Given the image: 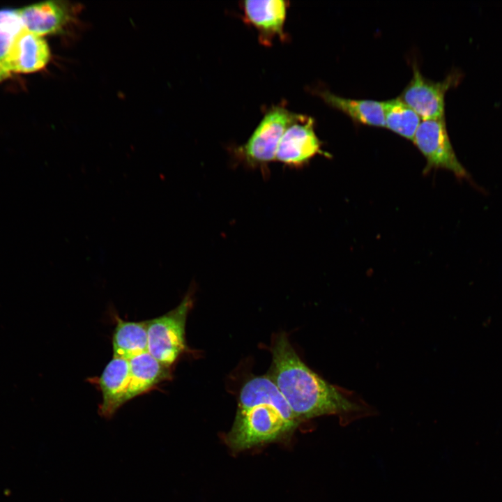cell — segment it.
I'll list each match as a JSON object with an SVG mask.
<instances>
[{
    "instance_id": "1",
    "label": "cell",
    "mask_w": 502,
    "mask_h": 502,
    "mask_svg": "<svg viewBox=\"0 0 502 502\" xmlns=\"http://www.w3.org/2000/svg\"><path fill=\"white\" fill-rule=\"evenodd\" d=\"M271 351L272 363L268 375L301 423L324 416H336L340 424L346 425L373 413L361 402L311 370L285 334L277 336Z\"/></svg>"
},
{
    "instance_id": "2",
    "label": "cell",
    "mask_w": 502,
    "mask_h": 502,
    "mask_svg": "<svg viewBox=\"0 0 502 502\" xmlns=\"http://www.w3.org/2000/svg\"><path fill=\"white\" fill-rule=\"evenodd\" d=\"M300 423L269 376H254L241 388L225 441L232 452H239L282 440Z\"/></svg>"
},
{
    "instance_id": "3",
    "label": "cell",
    "mask_w": 502,
    "mask_h": 502,
    "mask_svg": "<svg viewBox=\"0 0 502 502\" xmlns=\"http://www.w3.org/2000/svg\"><path fill=\"white\" fill-rule=\"evenodd\" d=\"M192 306L188 293L174 309L148 320V352L165 365L172 367L187 349L185 324Z\"/></svg>"
},
{
    "instance_id": "4",
    "label": "cell",
    "mask_w": 502,
    "mask_h": 502,
    "mask_svg": "<svg viewBox=\"0 0 502 502\" xmlns=\"http://www.w3.org/2000/svg\"><path fill=\"white\" fill-rule=\"evenodd\" d=\"M296 116L284 105L272 106L248 140L234 150L237 158L250 167L266 168L275 160L280 139Z\"/></svg>"
},
{
    "instance_id": "5",
    "label": "cell",
    "mask_w": 502,
    "mask_h": 502,
    "mask_svg": "<svg viewBox=\"0 0 502 502\" xmlns=\"http://www.w3.org/2000/svg\"><path fill=\"white\" fill-rule=\"evenodd\" d=\"M412 141L426 159L424 173L444 169L458 178L471 181L469 174L455 155L445 119L422 121Z\"/></svg>"
},
{
    "instance_id": "6",
    "label": "cell",
    "mask_w": 502,
    "mask_h": 502,
    "mask_svg": "<svg viewBox=\"0 0 502 502\" xmlns=\"http://www.w3.org/2000/svg\"><path fill=\"white\" fill-rule=\"evenodd\" d=\"M457 78L451 74L441 82H434L425 77L415 63L413 77L399 98L422 121L445 119V96Z\"/></svg>"
},
{
    "instance_id": "7",
    "label": "cell",
    "mask_w": 502,
    "mask_h": 502,
    "mask_svg": "<svg viewBox=\"0 0 502 502\" xmlns=\"http://www.w3.org/2000/svg\"><path fill=\"white\" fill-rule=\"evenodd\" d=\"M314 126L312 117L297 114L280 139L275 160L290 167L301 168L315 155H324Z\"/></svg>"
},
{
    "instance_id": "8",
    "label": "cell",
    "mask_w": 502,
    "mask_h": 502,
    "mask_svg": "<svg viewBox=\"0 0 502 502\" xmlns=\"http://www.w3.org/2000/svg\"><path fill=\"white\" fill-rule=\"evenodd\" d=\"M287 6V1L280 0L243 2L245 20L257 29L263 45H271L275 37L286 39L284 27Z\"/></svg>"
},
{
    "instance_id": "9",
    "label": "cell",
    "mask_w": 502,
    "mask_h": 502,
    "mask_svg": "<svg viewBox=\"0 0 502 502\" xmlns=\"http://www.w3.org/2000/svg\"><path fill=\"white\" fill-rule=\"evenodd\" d=\"M24 29L42 36L59 32L73 18L75 6L66 1H48L19 9Z\"/></svg>"
},
{
    "instance_id": "10",
    "label": "cell",
    "mask_w": 502,
    "mask_h": 502,
    "mask_svg": "<svg viewBox=\"0 0 502 502\" xmlns=\"http://www.w3.org/2000/svg\"><path fill=\"white\" fill-rule=\"evenodd\" d=\"M50 59L46 40L24 29L16 37L3 66L10 73H29L44 68Z\"/></svg>"
},
{
    "instance_id": "11",
    "label": "cell",
    "mask_w": 502,
    "mask_h": 502,
    "mask_svg": "<svg viewBox=\"0 0 502 502\" xmlns=\"http://www.w3.org/2000/svg\"><path fill=\"white\" fill-rule=\"evenodd\" d=\"M130 383L128 360L115 358L108 363L98 379L102 401L99 406L101 416L109 418L127 402Z\"/></svg>"
},
{
    "instance_id": "12",
    "label": "cell",
    "mask_w": 502,
    "mask_h": 502,
    "mask_svg": "<svg viewBox=\"0 0 502 502\" xmlns=\"http://www.w3.org/2000/svg\"><path fill=\"white\" fill-rule=\"evenodd\" d=\"M129 363L130 383L127 402L172 378V367L161 363L149 352L131 358Z\"/></svg>"
},
{
    "instance_id": "13",
    "label": "cell",
    "mask_w": 502,
    "mask_h": 502,
    "mask_svg": "<svg viewBox=\"0 0 502 502\" xmlns=\"http://www.w3.org/2000/svg\"><path fill=\"white\" fill-rule=\"evenodd\" d=\"M318 94L326 104L344 113L356 123L385 127L383 101L350 99L327 90L319 91Z\"/></svg>"
},
{
    "instance_id": "14",
    "label": "cell",
    "mask_w": 502,
    "mask_h": 502,
    "mask_svg": "<svg viewBox=\"0 0 502 502\" xmlns=\"http://www.w3.org/2000/svg\"><path fill=\"white\" fill-rule=\"evenodd\" d=\"M112 337L113 357L126 360L148 352V320L128 321L116 317Z\"/></svg>"
},
{
    "instance_id": "15",
    "label": "cell",
    "mask_w": 502,
    "mask_h": 502,
    "mask_svg": "<svg viewBox=\"0 0 502 502\" xmlns=\"http://www.w3.org/2000/svg\"><path fill=\"white\" fill-rule=\"evenodd\" d=\"M385 127L401 137L413 140L422 121L420 117L399 97L383 101Z\"/></svg>"
},
{
    "instance_id": "16",
    "label": "cell",
    "mask_w": 502,
    "mask_h": 502,
    "mask_svg": "<svg viewBox=\"0 0 502 502\" xmlns=\"http://www.w3.org/2000/svg\"><path fill=\"white\" fill-rule=\"evenodd\" d=\"M24 29L19 9L0 10V64L3 66L16 37Z\"/></svg>"
},
{
    "instance_id": "17",
    "label": "cell",
    "mask_w": 502,
    "mask_h": 502,
    "mask_svg": "<svg viewBox=\"0 0 502 502\" xmlns=\"http://www.w3.org/2000/svg\"><path fill=\"white\" fill-rule=\"evenodd\" d=\"M10 72L0 64V82L10 76Z\"/></svg>"
}]
</instances>
